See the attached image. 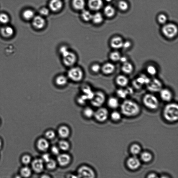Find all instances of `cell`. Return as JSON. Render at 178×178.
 Returning a JSON list of instances; mask_svg holds the SVG:
<instances>
[{
	"label": "cell",
	"instance_id": "6da1fadb",
	"mask_svg": "<svg viewBox=\"0 0 178 178\" xmlns=\"http://www.w3.org/2000/svg\"><path fill=\"white\" fill-rule=\"evenodd\" d=\"M122 113L127 117H133L140 113V108L136 102L130 100L123 101L121 106Z\"/></svg>",
	"mask_w": 178,
	"mask_h": 178
},
{
	"label": "cell",
	"instance_id": "7a4b0ae2",
	"mask_svg": "<svg viewBox=\"0 0 178 178\" xmlns=\"http://www.w3.org/2000/svg\"><path fill=\"white\" fill-rule=\"evenodd\" d=\"M66 74L69 82L74 83H82L85 77V72L82 67L77 65L67 68Z\"/></svg>",
	"mask_w": 178,
	"mask_h": 178
},
{
	"label": "cell",
	"instance_id": "3957f363",
	"mask_svg": "<svg viewBox=\"0 0 178 178\" xmlns=\"http://www.w3.org/2000/svg\"><path fill=\"white\" fill-rule=\"evenodd\" d=\"M60 57L62 63L67 68L77 65L78 60L77 53L71 48Z\"/></svg>",
	"mask_w": 178,
	"mask_h": 178
},
{
	"label": "cell",
	"instance_id": "277c9868",
	"mask_svg": "<svg viewBox=\"0 0 178 178\" xmlns=\"http://www.w3.org/2000/svg\"><path fill=\"white\" fill-rule=\"evenodd\" d=\"M164 117L168 121L173 122L178 119V106L175 103L168 104L164 107L163 111Z\"/></svg>",
	"mask_w": 178,
	"mask_h": 178
},
{
	"label": "cell",
	"instance_id": "5b68a950",
	"mask_svg": "<svg viewBox=\"0 0 178 178\" xmlns=\"http://www.w3.org/2000/svg\"><path fill=\"white\" fill-rule=\"evenodd\" d=\"M145 106L151 110L157 109L159 106V101L156 97L151 94L145 95L143 98Z\"/></svg>",
	"mask_w": 178,
	"mask_h": 178
},
{
	"label": "cell",
	"instance_id": "8992f818",
	"mask_svg": "<svg viewBox=\"0 0 178 178\" xmlns=\"http://www.w3.org/2000/svg\"><path fill=\"white\" fill-rule=\"evenodd\" d=\"M106 96L100 90H95L94 93L90 102L91 105L97 108L101 107L106 101Z\"/></svg>",
	"mask_w": 178,
	"mask_h": 178
},
{
	"label": "cell",
	"instance_id": "52a82bcc",
	"mask_svg": "<svg viewBox=\"0 0 178 178\" xmlns=\"http://www.w3.org/2000/svg\"><path fill=\"white\" fill-rule=\"evenodd\" d=\"M162 32L166 37L172 39L177 36L178 32L177 27L174 24H167L164 25L162 29Z\"/></svg>",
	"mask_w": 178,
	"mask_h": 178
},
{
	"label": "cell",
	"instance_id": "ba28073f",
	"mask_svg": "<svg viewBox=\"0 0 178 178\" xmlns=\"http://www.w3.org/2000/svg\"><path fill=\"white\" fill-rule=\"evenodd\" d=\"M95 174L94 170L88 166L83 165L78 168L77 177L84 178H94Z\"/></svg>",
	"mask_w": 178,
	"mask_h": 178
},
{
	"label": "cell",
	"instance_id": "9c48e42d",
	"mask_svg": "<svg viewBox=\"0 0 178 178\" xmlns=\"http://www.w3.org/2000/svg\"><path fill=\"white\" fill-rule=\"evenodd\" d=\"M69 82L66 74L59 73L55 76L53 82L55 85L59 88H63L66 87Z\"/></svg>",
	"mask_w": 178,
	"mask_h": 178
},
{
	"label": "cell",
	"instance_id": "30bf717a",
	"mask_svg": "<svg viewBox=\"0 0 178 178\" xmlns=\"http://www.w3.org/2000/svg\"><path fill=\"white\" fill-rule=\"evenodd\" d=\"M94 112V117L97 121L99 122H103L107 119L109 116V112L106 108L100 107Z\"/></svg>",
	"mask_w": 178,
	"mask_h": 178
},
{
	"label": "cell",
	"instance_id": "8fae6325",
	"mask_svg": "<svg viewBox=\"0 0 178 178\" xmlns=\"http://www.w3.org/2000/svg\"><path fill=\"white\" fill-rule=\"evenodd\" d=\"M146 86L148 90L152 92H159L162 88V84L161 81L156 78L151 79Z\"/></svg>",
	"mask_w": 178,
	"mask_h": 178
},
{
	"label": "cell",
	"instance_id": "7c38bea8",
	"mask_svg": "<svg viewBox=\"0 0 178 178\" xmlns=\"http://www.w3.org/2000/svg\"><path fill=\"white\" fill-rule=\"evenodd\" d=\"M151 80L146 75H141L133 82V85L134 88L139 90L144 85H147Z\"/></svg>",
	"mask_w": 178,
	"mask_h": 178
},
{
	"label": "cell",
	"instance_id": "4fadbf2b",
	"mask_svg": "<svg viewBox=\"0 0 178 178\" xmlns=\"http://www.w3.org/2000/svg\"><path fill=\"white\" fill-rule=\"evenodd\" d=\"M80 93L86 96L89 101L91 100L94 95L95 90L92 86L88 83H85L81 86L80 88Z\"/></svg>",
	"mask_w": 178,
	"mask_h": 178
},
{
	"label": "cell",
	"instance_id": "5bb4252c",
	"mask_svg": "<svg viewBox=\"0 0 178 178\" xmlns=\"http://www.w3.org/2000/svg\"><path fill=\"white\" fill-rule=\"evenodd\" d=\"M57 163L62 167H65L70 164L71 160V156L66 154H60L57 156Z\"/></svg>",
	"mask_w": 178,
	"mask_h": 178
},
{
	"label": "cell",
	"instance_id": "9a60e30c",
	"mask_svg": "<svg viewBox=\"0 0 178 178\" xmlns=\"http://www.w3.org/2000/svg\"><path fill=\"white\" fill-rule=\"evenodd\" d=\"M127 165L129 169L132 170H136L140 167L141 163L140 160L136 156H131L127 159Z\"/></svg>",
	"mask_w": 178,
	"mask_h": 178
},
{
	"label": "cell",
	"instance_id": "2e32d148",
	"mask_svg": "<svg viewBox=\"0 0 178 178\" xmlns=\"http://www.w3.org/2000/svg\"><path fill=\"white\" fill-rule=\"evenodd\" d=\"M44 162L41 159H36L32 162L33 170L36 173H40L44 171Z\"/></svg>",
	"mask_w": 178,
	"mask_h": 178
},
{
	"label": "cell",
	"instance_id": "e0dca14e",
	"mask_svg": "<svg viewBox=\"0 0 178 178\" xmlns=\"http://www.w3.org/2000/svg\"><path fill=\"white\" fill-rule=\"evenodd\" d=\"M115 70V66L113 63L106 62L101 65V71L103 74L108 75L112 74Z\"/></svg>",
	"mask_w": 178,
	"mask_h": 178
},
{
	"label": "cell",
	"instance_id": "ac0fdd59",
	"mask_svg": "<svg viewBox=\"0 0 178 178\" xmlns=\"http://www.w3.org/2000/svg\"><path fill=\"white\" fill-rule=\"evenodd\" d=\"M33 26L38 30L43 29L45 26L46 22L43 17L40 16L35 17L33 19Z\"/></svg>",
	"mask_w": 178,
	"mask_h": 178
},
{
	"label": "cell",
	"instance_id": "d6986e66",
	"mask_svg": "<svg viewBox=\"0 0 178 178\" xmlns=\"http://www.w3.org/2000/svg\"><path fill=\"white\" fill-rule=\"evenodd\" d=\"M37 147L40 151L45 152L50 148V144L47 139L41 138L39 139L37 143Z\"/></svg>",
	"mask_w": 178,
	"mask_h": 178
},
{
	"label": "cell",
	"instance_id": "ffe728a7",
	"mask_svg": "<svg viewBox=\"0 0 178 178\" xmlns=\"http://www.w3.org/2000/svg\"><path fill=\"white\" fill-rule=\"evenodd\" d=\"M123 42L122 38L119 36H116L110 40V45L113 49H119L123 47Z\"/></svg>",
	"mask_w": 178,
	"mask_h": 178
},
{
	"label": "cell",
	"instance_id": "44dd1931",
	"mask_svg": "<svg viewBox=\"0 0 178 178\" xmlns=\"http://www.w3.org/2000/svg\"><path fill=\"white\" fill-rule=\"evenodd\" d=\"M159 92L160 98L164 101H171L173 98V94L169 89L162 88Z\"/></svg>",
	"mask_w": 178,
	"mask_h": 178
},
{
	"label": "cell",
	"instance_id": "7402d4cb",
	"mask_svg": "<svg viewBox=\"0 0 178 178\" xmlns=\"http://www.w3.org/2000/svg\"><path fill=\"white\" fill-rule=\"evenodd\" d=\"M88 5L92 10L98 11L103 6V2L102 0H89Z\"/></svg>",
	"mask_w": 178,
	"mask_h": 178
},
{
	"label": "cell",
	"instance_id": "603a6c76",
	"mask_svg": "<svg viewBox=\"0 0 178 178\" xmlns=\"http://www.w3.org/2000/svg\"><path fill=\"white\" fill-rule=\"evenodd\" d=\"M63 4L61 0H51L49 3V7L53 11H57L60 10Z\"/></svg>",
	"mask_w": 178,
	"mask_h": 178
},
{
	"label": "cell",
	"instance_id": "cb8c5ba5",
	"mask_svg": "<svg viewBox=\"0 0 178 178\" xmlns=\"http://www.w3.org/2000/svg\"><path fill=\"white\" fill-rule=\"evenodd\" d=\"M58 133L61 138L66 139L70 136V131L68 127L65 125L62 126L58 129Z\"/></svg>",
	"mask_w": 178,
	"mask_h": 178
},
{
	"label": "cell",
	"instance_id": "d4e9b609",
	"mask_svg": "<svg viewBox=\"0 0 178 178\" xmlns=\"http://www.w3.org/2000/svg\"><path fill=\"white\" fill-rule=\"evenodd\" d=\"M133 93V89L130 88L126 89H119L116 92L117 96L121 98H125L128 95L132 94Z\"/></svg>",
	"mask_w": 178,
	"mask_h": 178
},
{
	"label": "cell",
	"instance_id": "484cf974",
	"mask_svg": "<svg viewBox=\"0 0 178 178\" xmlns=\"http://www.w3.org/2000/svg\"><path fill=\"white\" fill-rule=\"evenodd\" d=\"M116 82L118 85L122 87H124L128 84L129 80L127 77L125 75H119L116 78Z\"/></svg>",
	"mask_w": 178,
	"mask_h": 178
},
{
	"label": "cell",
	"instance_id": "4316f807",
	"mask_svg": "<svg viewBox=\"0 0 178 178\" xmlns=\"http://www.w3.org/2000/svg\"><path fill=\"white\" fill-rule=\"evenodd\" d=\"M1 34L4 37H9L14 34V30L11 27L5 26L1 28Z\"/></svg>",
	"mask_w": 178,
	"mask_h": 178
},
{
	"label": "cell",
	"instance_id": "83f0119b",
	"mask_svg": "<svg viewBox=\"0 0 178 178\" xmlns=\"http://www.w3.org/2000/svg\"><path fill=\"white\" fill-rule=\"evenodd\" d=\"M121 67V70L123 72L126 74H130L134 70L133 65L128 62L123 63Z\"/></svg>",
	"mask_w": 178,
	"mask_h": 178
},
{
	"label": "cell",
	"instance_id": "f1b7e54d",
	"mask_svg": "<svg viewBox=\"0 0 178 178\" xmlns=\"http://www.w3.org/2000/svg\"><path fill=\"white\" fill-rule=\"evenodd\" d=\"M101 65L97 62L91 63L89 66V70L93 74H97L100 72Z\"/></svg>",
	"mask_w": 178,
	"mask_h": 178
},
{
	"label": "cell",
	"instance_id": "f546056e",
	"mask_svg": "<svg viewBox=\"0 0 178 178\" xmlns=\"http://www.w3.org/2000/svg\"><path fill=\"white\" fill-rule=\"evenodd\" d=\"M107 104L108 106L111 109H116L119 106V100L117 98L111 97L108 99Z\"/></svg>",
	"mask_w": 178,
	"mask_h": 178
},
{
	"label": "cell",
	"instance_id": "4dcf8cb0",
	"mask_svg": "<svg viewBox=\"0 0 178 178\" xmlns=\"http://www.w3.org/2000/svg\"><path fill=\"white\" fill-rule=\"evenodd\" d=\"M72 5L74 8L77 10H83L85 5L84 0H73Z\"/></svg>",
	"mask_w": 178,
	"mask_h": 178
},
{
	"label": "cell",
	"instance_id": "1f68e13d",
	"mask_svg": "<svg viewBox=\"0 0 178 178\" xmlns=\"http://www.w3.org/2000/svg\"><path fill=\"white\" fill-rule=\"evenodd\" d=\"M130 151L133 156H136L140 153L141 148L140 145L138 144H133L131 146Z\"/></svg>",
	"mask_w": 178,
	"mask_h": 178
},
{
	"label": "cell",
	"instance_id": "d6a6232c",
	"mask_svg": "<svg viewBox=\"0 0 178 178\" xmlns=\"http://www.w3.org/2000/svg\"><path fill=\"white\" fill-rule=\"evenodd\" d=\"M95 111L91 108L87 107L83 110V115L87 118L90 119L94 117Z\"/></svg>",
	"mask_w": 178,
	"mask_h": 178
},
{
	"label": "cell",
	"instance_id": "836d02e7",
	"mask_svg": "<svg viewBox=\"0 0 178 178\" xmlns=\"http://www.w3.org/2000/svg\"><path fill=\"white\" fill-rule=\"evenodd\" d=\"M58 147L60 150L63 151H67L70 148V144L67 141L62 140L59 143Z\"/></svg>",
	"mask_w": 178,
	"mask_h": 178
},
{
	"label": "cell",
	"instance_id": "e575fe53",
	"mask_svg": "<svg viewBox=\"0 0 178 178\" xmlns=\"http://www.w3.org/2000/svg\"><path fill=\"white\" fill-rule=\"evenodd\" d=\"M104 14L108 17H113L115 12V9L110 5H108L104 8Z\"/></svg>",
	"mask_w": 178,
	"mask_h": 178
},
{
	"label": "cell",
	"instance_id": "d590c367",
	"mask_svg": "<svg viewBox=\"0 0 178 178\" xmlns=\"http://www.w3.org/2000/svg\"><path fill=\"white\" fill-rule=\"evenodd\" d=\"M141 158L142 161L145 162H148L152 159V156L150 152L145 151L141 154Z\"/></svg>",
	"mask_w": 178,
	"mask_h": 178
},
{
	"label": "cell",
	"instance_id": "8d00e7d4",
	"mask_svg": "<svg viewBox=\"0 0 178 178\" xmlns=\"http://www.w3.org/2000/svg\"><path fill=\"white\" fill-rule=\"evenodd\" d=\"M23 17L25 20H29L34 18V13L33 11L30 9H27L23 13Z\"/></svg>",
	"mask_w": 178,
	"mask_h": 178
},
{
	"label": "cell",
	"instance_id": "74e56055",
	"mask_svg": "<svg viewBox=\"0 0 178 178\" xmlns=\"http://www.w3.org/2000/svg\"><path fill=\"white\" fill-rule=\"evenodd\" d=\"M92 20L95 24H100L102 23L103 20V17L100 13H97L93 15Z\"/></svg>",
	"mask_w": 178,
	"mask_h": 178
},
{
	"label": "cell",
	"instance_id": "f35d334b",
	"mask_svg": "<svg viewBox=\"0 0 178 178\" xmlns=\"http://www.w3.org/2000/svg\"><path fill=\"white\" fill-rule=\"evenodd\" d=\"M109 57L111 60L116 62L119 61L121 55L119 52L115 51L111 52L110 54Z\"/></svg>",
	"mask_w": 178,
	"mask_h": 178
},
{
	"label": "cell",
	"instance_id": "ab89813d",
	"mask_svg": "<svg viewBox=\"0 0 178 178\" xmlns=\"http://www.w3.org/2000/svg\"><path fill=\"white\" fill-rule=\"evenodd\" d=\"M76 101L77 103L80 105H84L88 100L86 96L80 93L76 97Z\"/></svg>",
	"mask_w": 178,
	"mask_h": 178
},
{
	"label": "cell",
	"instance_id": "60d3db41",
	"mask_svg": "<svg viewBox=\"0 0 178 178\" xmlns=\"http://www.w3.org/2000/svg\"><path fill=\"white\" fill-rule=\"evenodd\" d=\"M69 46L66 44H63L60 45L58 48V52L60 56L62 55L64 53L68 51L70 49Z\"/></svg>",
	"mask_w": 178,
	"mask_h": 178
},
{
	"label": "cell",
	"instance_id": "b9f144b4",
	"mask_svg": "<svg viewBox=\"0 0 178 178\" xmlns=\"http://www.w3.org/2000/svg\"><path fill=\"white\" fill-rule=\"evenodd\" d=\"M93 15L90 11L84 10L82 13V17L85 21H90L92 20Z\"/></svg>",
	"mask_w": 178,
	"mask_h": 178
},
{
	"label": "cell",
	"instance_id": "7bdbcfd3",
	"mask_svg": "<svg viewBox=\"0 0 178 178\" xmlns=\"http://www.w3.org/2000/svg\"><path fill=\"white\" fill-rule=\"evenodd\" d=\"M46 164V167L50 170H55L57 167V162L52 159Z\"/></svg>",
	"mask_w": 178,
	"mask_h": 178
},
{
	"label": "cell",
	"instance_id": "ee69618b",
	"mask_svg": "<svg viewBox=\"0 0 178 178\" xmlns=\"http://www.w3.org/2000/svg\"><path fill=\"white\" fill-rule=\"evenodd\" d=\"M21 173L23 177H30L32 174V172L29 168L26 167L22 168Z\"/></svg>",
	"mask_w": 178,
	"mask_h": 178
},
{
	"label": "cell",
	"instance_id": "f6af8a7d",
	"mask_svg": "<svg viewBox=\"0 0 178 178\" xmlns=\"http://www.w3.org/2000/svg\"><path fill=\"white\" fill-rule=\"evenodd\" d=\"M146 70L148 74L152 76L156 75L157 72V69L156 67L152 65H148L146 67Z\"/></svg>",
	"mask_w": 178,
	"mask_h": 178
},
{
	"label": "cell",
	"instance_id": "bcb514c9",
	"mask_svg": "<svg viewBox=\"0 0 178 178\" xmlns=\"http://www.w3.org/2000/svg\"><path fill=\"white\" fill-rule=\"evenodd\" d=\"M44 136L47 140H52L55 138L56 134L54 131L48 130L45 132Z\"/></svg>",
	"mask_w": 178,
	"mask_h": 178
},
{
	"label": "cell",
	"instance_id": "7dc6e473",
	"mask_svg": "<svg viewBox=\"0 0 178 178\" xmlns=\"http://www.w3.org/2000/svg\"><path fill=\"white\" fill-rule=\"evenodd\" d=\"M9 17L5 13H1L0 14V22L3 24H7L9 22Z\"/></svg>",
	"mask_w": 178,
	"mask_h": 178
},
{
	"label": "cell",
	"instance_id": "c3c4849f",
	"mask_svg": "<svg viewBox=\"0 0 178 178\" xmlns=\"http://www.w3.org/2000/svg\"><path fill=\"white\" fill-rule=\"evenodd\" d=\"M121 113L117 111H114L111 115V119L115 121H119L121 119Z\"/></svg>",
	"mask_w": 178,
	"mask_h": 178
},
{
	"label": "cell",
	"instance_id": "681fc988",
	"mask_svg": "<svg viewBox=\"0 0 178 178\" xmlns=\"http://www.w3.org/2000/svg\"><path fill=\"white\" fill-rule=\"evenodd\" d=\"M119 8L123 11H126L128 8V4L124 1H120L118 4Z\"/></svg>",
	"mask_w": 178,
	"mask_h": 178
},
{
	"label": "cell",
	"instance_id": "f907efd6",
	"mask_svg": "<svg viewBox=\"0 0 178 178\" xmlns=\"http://www.w3.org/2000/svg\"><path fill=\"white\" fill-rule=\"evenodd\" d=\"M158 19L159 22L161 24H165L167 20V17L165 15L163 14L159 15Z\"/></svg>",
	"mask_w": 178,
	"mask_h": 178
},
{
	"label": "cell",
	"instance_id": "816d5d0a",
	"mask_svg": "<svg viewBox=\"0 0 178 178\" xmlns=\"http://www.w3.org/2000/svg\"><path fill=\"white\" fill-rule=\"evenodd\" d=\"M60 150L59 147L57 146H53L51 148L52 153L55 156H57L60 154Z\"/></svg>",
	"mask_w": 178,
	"mask_h": 178
},
{
	"label": "cell",
	"instance_id": "f5cc1de1",
	"mask_svg": "<svg viewBox=\"0 0 178 178\" xmlns=\"http://www.w3.org/2000/svg\"><path fill=\"white\" fill-rule=\"evenodd\" d=\"M32 159L29 156L26 155L23 156L22 161L23 163L26 164H28L30 163Z\"/></svg>",
	"mask_w": 178,
	"mask_h": 178
},
{
	"label": "cell",
	"instance_id": "db71d44e",
	"mask_svg": "<svg viewBox=\"0 0 178 178\" xmlns=\"http://www.w3.org/2000/svg\"><path fill=\"white\" fill-rule=\"evenodd\" d=\"M51 156L50 154L47 153H45L42 155L41 159L44 163H47L51 159Z\"/></svg>",
	"mask_w": 178,
	"mask_h": 178
},
{
	"label": "cell",
	"instance_id": "11a10c76",
	"mask_svg": "<svg viewBox=\"0 0 178 178\" xmlns=\"http://www.w3.org/2000/svg\"><path fill=\"white\" fill-rule=\"evenodd\" d=\"M39 12L40 14L44 16H47L50 13L49 9L46 8H42L40 9Z\"/></svg>",
	"mask_w": 178,
	"mask_h": 178
},
{
	"label": "cell",
	"instance_id": "9f6ffc18",
	"mask_svg": "<svg viewBox=\"0 0 178 178\" xmlns=\"http://www.w3.org/2000/svg\"><path fill=\"white\" fill-rule=\"evenodd\" d=\"M131 42L129 40H127V41L123 42L122 48L125 49H128L131 47Z\"/></svg>",
	"mask_w": 178,
	"mask_h": 178
},
{
	"label": "cell",
	"instance_id": "6f0895ef",
	"mask_svg": "<svg viewBox=\"0 0 178 178\" xmlns=\"http://www.w3.org/2000/svg\"><path fill=\"white\" fill-rule=\"evenodd\" d=\"M119 61L121 62L122 63H123L126 62H127V59L126 57H121L120 58Z\"/></svg>",
	"mask_w": 178,
	"mask_h": 178
},
{
	"label": "cell",
	"instance_id": "680465c9",
	"mask_svg": "<svg viewBox=\"0 0 178 178\" xmlns=\"http://www.w3.org/2000/svg\"><path fill=\"white\" fill-rule=\"evenodd\" d=\"M148 178H158V176L154 173L150 174L148 177Z\"/></svg>",
	"mask_w": 178,
	"mask_h": 178
},
{
	"label": "cell",
	"instance_id": "91938a15",
	"mask_svg": "<svg viewBox=\"0 0 178 178\" xmlns=\"http://www.w3.org/2000/svg\"><path fill=\"white\" fill-rule=\"evenodd\" d=\"M1 146H2V142H1V139H0V149H1Z\"/></svg>",
	"mask_w": 178,
	"mask_h": 178
},
{
	"label": "cell",
	"instance_id": "94428289",
	"mask_svg": "<svg viewBox=\"0 0 178 178\" xmlns=\"http://www.w3.org/2000/svg\"><path fill=\"white\" fill-rule=\"evenodd\" d=\"M106 1L108 2H110V1H112V0H106Z\"/></svg>",
	"mask_w": 178,
	"mask_h": 178
}]
</instances>
